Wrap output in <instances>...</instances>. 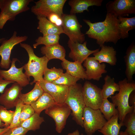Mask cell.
I'll return each instance as SVG.
<instances>
[{
    "label": "cell",
    "mask_w": 135,
    "mask_h": 135,
    "mask_svg": "<svg viewBox=\"0 0 135 135\" xmlns=\"http://www.w3.org/2000/svg\"><path fill=\"white\" fill-rule=\"evenodd\" d=\"M89 26L86 32L89 38L96 40L100 47L105 42H111L116 44L121 39L118 17L107 13L105 20L102 22L92 23L88 20L83 19Z\"/></svg>",
    "instance_id": "cell-1"
},
{
    "label": "cell",
    "mask_w": 135,
    "mask_h": 135,
    "mask_svg": "<svg viewBox=\"0 0 135 135\" xmlns=\"http://www.w3.org/2000/svg\"><path fill=\"white\" fill-rule=\"evenodd\" d=\"M120 90L118 92L110 97L118 112L120 122L123 123L126 116L128 113H135V109L129 105V99L131 93L135 90V83L128 81L126 78L119 81Z\"/></svg>",
    "instance_id": "cell-2"
},
{
    "label": "cell",
    "mask_w": 135,
    "mask_h": 135,
    "mask_svg": "<svg viewBox=\"0 0 135 135\" xmlns=\"http://www.w3.org/2000/svg\"><path fill=\"white\" fill-rule=\"evenodd\" d=\"M20 46L27 52L29 59L28 62L24 66L25 70L24 73L29 78L31 76L34 80L30 83L31 85L36 82H40L44 80L43 76L45 70L47 68L49 60L45 56L39 57L34 54L32 46L26 43H20Z\"/></svg>",
    "instance_id": "cell-3"
},
{
    "label": "cell",
    "mask_w": 135,
    "mask_h": 135,
    "mask_svg": "<svg viewBox=\"0 0 135 135\" xmlns=\"http://www.w3.org/2000/svg\"><path fill=\"white\" fill-rule=\"evenodd\" d=\"M82 86L80 84L69 87L65 101L72 112V119L77 124L83 128V114L85 106L82 92Z\"/></svg>",
    "instance_id": "cell-4"
},
{
    "label": "cell",
    "mask_w": 135,
    "mask_h": 135,
    "mask_svg": "<svg viewBox=\"0 0 135 135\" xmlns=\"http://www.w3.org/2000/svg\"><path fill=\"white\" fill-rule=\"evenodd\" d=\"M33 0H0V29L8 21H13L16 16L30 9L28 6Z\"/></svg>",
    "instance_id": "cell-5"
},
{
    "label": "cell",
    "mask_w": 135,
    "mask_h": 135,
    "mask_svg": "<svg viewBox=\"0 0 135 135\" xmlns=\"http://www.w3.org/2000/svg\"><path fill=\"white\" fill-rule=\"evenodd\" d=\"M83 128L87 135H93L100 130L107 120L100 109L94 110L85 106L83 114Z\"/></svg>",
    "instance_id": "cell-6"
},
{
    "label": "cell",
    "mask_w": 135,
    "mask_h": 135,
    "mask_svg": "<svg viewBox=\"0 0 135 135\" xmlns=\"http://www.w3.org/2000/svg\"><path fill=\"white\" fill-rule=\"evenodd\" d=\"M62 18L63 21L62 28L64 34L68 36L69 40L80 43L84 42L85 35L80 30L82 26L79 22L76 14H64Z\"/></svg>",
    "instance_id": "cell-7"
},
{
    "label": "cell",
    "mask_w": 135,
    "mask_h": 135,
    "mask_svg": "<svg viewBox=\"0 0 135 135\" xmlns=\"http://www.w3.org/2000/svg\"><path fill=\"white\" fill-rule=\"evenodd\" d=\"M66 0H40L34 2L31 8V12L37 16L46 18L52 13L62 17L63 9Z\"/></svg>",
    "instance_id": "cell-8"
},
{
    "label": "cell",
    "mask_w": 135,
    "mask_h": 135,
    "mask_svg": "<svg viewBox=\"0 0 135 135\" xmlns=\"http://www.w3.org/2000/svg\"><path fill=\"white\" fill-rule=\"evenodd\" d=\"M71 110L65 103L56 102L45 110V113L54 120L55 130L60 134L65 128L67 118L71 112Z\"/></svg>",
    "instance_id": "cell-9"
},
{
    "label": "cell",
    "mask_w": 135,
    "mask_h": 135,
    "mask_svg": "<svg viewBox=\"0 0 135 135\" xmlns=\"http://www.w3.org/2000/svg\"><path fill=\"white\" fill-rule=\"evenodd\" d=\"M82 92L86 106L94 110L100 109L103 99L101 89L86 81L82 87Z\"/></svg>",
    "instance_id": "cell-10"
},
{
    "label": "cell",
    "mask_w": 135,
    "mask_h": 135,
    "mask_svg": "<svg viewBox=\"0 0 135 135\" xmlns=\"http://www.w3.org/2000/svg\"><path fill=\"white\" fill-rule=\"evenodd\" d=\"M17 32L14 31L12 36L8 39H5L0 46V56L1 58L0 67L8 69L10 66L11 61L10 57L12 50L14 46L27 40L26 36H18Z\"/></svg>",
    "instance_id": "cell-11"
},
{
    "label": "cell",
    "mask_w": 135,
    "mask_h": 135,
    "mask_svg": "<svg viewBox=\"0 0 135 135\" xmlns=\"http://www.w3.org/2000/svg\"><path fill=\"white\" fill-rule=\"evenodd\" d=\"M107 13L117 17H124L135 14V0H114L106 4Z\"/></svg>",
    "instance_id": "cell-12"
},
{
    "label": "cell",
    "mask_w": 135,
    "mask_h": 135,
    "mask_svg": "<svg viewBox=\"0 0 135 135\" xmlns=\"http://www.w3.org/2000/svg\"><path fill=\"white\" fill-rule=\"evenodd\" d=\"M18 60L16 58H12L11 66L8 70L0 69V76L5 80L17 82L22 87L30 83V79L23 72L24 66L19 68L16 67L15 62Z\"/></svg>",
    "instance_id": "cell-13"
},
{
    "label": "cell",
    "mask_w": 135,
    "mask_h": 135,
    "mask_svg": "<svg viewBox=\"0 0 135 135\" xmlns=\"http://www.w3.org/2000/svg\"><path fill=\"white\" fill-rule=\"evenodd\" d=\"M87 42L82 43L74 42L69 40L68 46L70 50L69 57L74 61L82 63L91 54L96 52L100 50L98 48L94 50L88 49L86 46Z\"/></svg>",
    "instance_id": "cell-14"
},
{
    "label": "cell",
    "mask_w": 135,
    "mask_h": 135,
    "mask_svg": "<svg viewBox=\"0 0 135 135\" xmlns=\"http://www.w3.org/2000/svg\"><path fill=\"white\" fill-rule=\"evenodd\" d=\"M44 91L50 95L57 103L64 102L67 97L69 87L45 81L38 82Z\"/></svg>",
    "instance_id": "cell-15"
},
{
    "label": "cell",
    "mask_w": 135,
    "mask_h": 135,
    "mask_svg": "<svg viewBox=\"0 0 135 135\" xmlns=\"http://www.w3.org/2000/svg\"><path fill=\"white\" fill-rule=\"evenodd\" d=\"M83 65L86 68L87 80H88L93 79L98 81L102 74L107 72L105 64L100 63L94 57H88L84 62Z\"/></svg>",
    "instance_id": "cell-16"
},
{
    "label": "cell",
    "mask_w": 135,
    "mask_h": 135,
    "mask_svg": "<svg viewBox=\"0 0 135 135\" xmlns=\"http://www.w3.org/2000/svg\"><path fill=\"white\" fill-rule=\"evenodd\" d=\"M22 89V87L16 82L9 88H6L0 95V104L7 109L15 107L19 94Z\"/></svg>",
    "instance_id": "cell-17"
},
{
    "label": "cell",
    "mask_w": 135,
    "mask_h": 135,
    "mask_svg": "<svg viewBox=\"0 0 135 135\" xmlns=\"http://www.w3.org/2000/svg\"><path fill=\"white\" fill-rule=\"evenodd\" d=\"M100 50L93 54L94 58L100 63L106 62L111 66L116 64V52L112 46L104 45L101 47Z\"/></svg>",
    "instance_id": "cell-18"
},
{
    "label": "cell",
    "mask_w": 135,
    "mask_h": 135,
    "mask_svg": "<svg viewBox=\"0 0 135 135\" xmlns=\"http://www.w3.org/2000/svg\"><path fill=\"white\" fill-rule=\"evenodd\" d=\"M124 57L126 69L125 73L128 81L133 80V76L135 74V44L133 42L127 49Z\"/></svg>",
    "instance_id": "cell-19"
},
{
    "label": "cell",
    "mask_w": 135,
    "mask_h": 135,
    "mask_svg": "<svg viewBox=\"0 0 135 135\" xmlns=\"http://www.w3.org/2000/svg\"><path fill=\"white\" fill-rule=\"evenodd\" d=\"M103 0H70L68 4L71 7L70 14L83 13L84 10L89 11L88 8L91 6H100Z\"/></svg>",
    "instance_id": "cell-20"
},
{
    "label": "cell",
    "mask_w": 135,
    "mask_h": 135,
    "mask_svg": "<svg viewBox=\"0 0 135 135\" xmlns=\"http://www.w3.org/2000/svg\"><path fill=\"white\" fill-rule=\"evenodd\" d=\"M61 64L63 69L71 75L83 80H87L85 70L82 63L77 61L70 62L65 58Z\"/></svg>",
    "instance_id": "cell-21"
},
{
    "label": "cell",
    "mask_w": 135,
    "mask_h": 135,
    "mask_svg": "<svg viewBox=\"0 0 135 135\" xmlns=\"http://www.w3.org/2000/svg\"><path fill=\"white\" fill-rule=\"evenodd\" d=\"M38 20L37 29L43 36L51 34L60 35L64 33L62 27L58 26L50 21L45 16H37Z\"/></svg>",
    "instance_id": "cell-22"
},
{
    "label": "cell",
    "mask_w": 135,
    "mask_h": 135,
    "mask_svg": "<svg viewBox=\"0 0 135 135\" xmlns=\"http://www.w3.org/2000/svg\"><path fill=\"white\" fill-rule=\"evenodd\" d=\"M41 53L50 60L57 59L63 61L65 59L66 51L59 44L49 46H44L40 48Z\"/></svg>",
    "instance_id": "cell-23"
},
{
    "label": "cell",
    "mask_w": 135,
    "mask_h": 135,
    "mask_svg": "<svg viewBox=\"0 0 135 135\" xmlns=\"http://www.w3.org/2000/svg\"><path fill=\"white\" fill-rule=\"evenodd\" d=\"M118 114L113 116L98 131L103 135H119L120 129L124 125L123 122L118 123Z\"/></svg>",
    "instance_id": "cell-24"
},
{
    "label": "cell",
    "mask_w": 135,
    "mask_h": 135,
    "mask_svg": "<svg viewBox=\"0 0 135 135\" xmlns=\"http://www.w3.org/2000/svg\"><path fill=\"white\" fill-rule=\"evenodd\" d=\"M56 102L50 95L44 92L36 101L30 105L35 112L40 115L43 110L48 109Z\"/></svg>",
    "instance_id": "cell-25"
},
{
    "label": "cell",
    "mask_w": 135,
    "mask_h": 135,
    "mask_svg": "<svg viewBox=\"0 0 135 135\" xmlns=\"http://www.w3.org/2000/svg\"><path fill=\"white\" fill-rule=\"evenodd\" d=\"M33 89L30 91L26 94L20 92L18 98L24 104L31 105L36 101L44 92L38 82L35 83Z\"/></svg>",
    "instance_id": "cell-26"
},
{
    "label": "cell",
    "mask_w": 135,
    "mask_h": 135,
    "mask_svg": "<svg viewBox=\"0 0 135 135\" xmlns=\"http://www.w3.org/2000/svg\"><path fill=\"white\" fill-rule=\"evenodd\" d=\"M119 22V28L121 38L128 37V32L135 29V16L130 18L118 17Z\"/></svg>",
    "instance_id": "cell-27"
},
{
    "label": "cell",
    "mask_w": 135,
    "mask_h": 135,
    "mask_svg": "<svg viewBox=\"0 0 135 135\" xmlns=\"http://www.w3.org/2000/svg\"><path fill=\"white\" fill-rule=\"evenodd\" d=\"M104 84L102 90L103 98H108L114 94L116 92H119L120 87L118 83L115 82V79L108 75H106L104 78Z\"/></svg>",
    "instance_id": "cell-28"
},
{
    "label": "cell",
    "mask_w": 135,
    "mask_h": 135,
    "mask_svg": "<svg viewBox=\"0 0 135 135\" xmlns=\"http://www.w3.org/2000/svg\"><path fill=\"white\" fill-rule=\"evenodd\" d=\"M44 122L43 117L35 112L30 118L21 123L20 126L28 131H35L40 129V125Z\"/></svg>",
    "instance_id": "cell-29"
},
{
    "label": "cell",
    "mask_w": 135,
    "mask_h": 135,
    "mask_svg": "<svg viewBox=\"0 0 135 135\" xmlns=\"http://www.w3.org/2000/svg\"><path fill=\"white\" fill-rule=\"evenodd\" d=\"M114 104L110 102L108 98H103L100 110L106 120H110L113 116L118 114Z\"/></svg>",
    "instance_id": "cell-30"
},
{
    "label": "cell",
    "mask_w": 135,
    "mask_h": 135,
    "mask_svg": "<svg viewBox=\"0 0 135 135\" xmlns=\"http://www.w3.org/2000/svg\"><path fill=\"white\" fill-rule=\"evenodd\" d=\"M60 38V35L57 34L47 35L39 36L36 40V43L33 44V47L36 48L40 44L49 46L59 44Z\"/></svg>",
    "instance_id": "cell-31"
},
{
    "label": "cell",
    "mask_w": 135,
    "mask_h": 135,
    "mask_svg": "<svg viewBox=\"0 0 135 135\" xmlns=\"http://www.w3.org/2000/svg\"><path fill=\"white\" fill-rule=\"evenodd\" d=\"M80 79V78L72 76L66 72L63 73L59 78L52 83L66 86L69 87L75 84Z\"/></svg>",
    "instance_id": "cell-32"
},
{
    "label": "cell",
    "mask_w": 135,
    "mask_h": 135,
    "mask_svg": "<svg viewBox=\"0 0 135 135\" xmlns=\"http://www.w3.org/2000/svg\"><path fill=\"white\" fill-rule=\"evenodd\" d=\"M63 73V70L54 67L50 69L48 68L44 71V80L46 81L52 82L58 79Z\"/></svg>",
    "instance_id": "cell-33"
},
{
    "label": "cell",
    "mask_w": 135,
    "mask_h": 135,
    "mask_svg": "<svg viewBox=\"0 0 135 135\" xmlns=\"http://www.w3.org/2000/svg\"><path fill=\"white\" fill-rule=\"evenodd\" d=\"M123 123L126 127L124 132L129 135H135V113L133 112L128 114Z\"/></svg>",
    "instance_id": "cell-34"
},
{
    "label": "cell",
    "mask_w": 135,
    "mask_h": 135,
    "mask_svg": "<svg viewBox=\"0 0 135 135\" xmlns=\"http://www.w3.org/2000/svg\"><path fill=\"white\" fill-rule=\"evenodd\" d=\"M5 107L0 105V118L4 124V127L8 128L11 124L14 111L8 110Z\"/></svg>",
    "instance_id": "cell-35"
},
{
    "label": "cell",
    "mask_w": 135,
    "mask_h": 135,
    "mask_svg": "<svg viewBox=\"0 0 135 135\" xmlns=\"http://www.w3.org/2000/svg\"><path fill=\"white\" fill-rule=\"evenodd\" d=\"M24 104L23 102L19 98L17 100L15 105L16 109L14 111L12 122L8 128H10L20 126V119L22 107Z\"/></svg>",
    "instance_id": "cell-36"
},
{
    "label": "cell",
    "mask_w": 135,
    "mask_h": 135,
    "mask_svg": "<svg viewBox=\"0 0 135 135\" xmlns=\"http://www.w3.org/2000/svg\"><path fill=\"white\" fill-rule=\"evenodd\" d=\"M35 112L34 109L30 105L24 104L21 111L20 119V124L30 118Z\"/></svg>",
    "instance_id": "cell-37"
},
{
    "label": "cell",
    "mask_w": 135,
    "mask_h": 135,
    "mask_svg": "<svg viewBox=\"0 0 135 135\" xmlns=\"http://www.w3.org/2000/svg\"><path fill=\"white\" fill-rule=\"evenodd\" d=\"M28 131L19 126L9 128L3 135H26Z\"/></svg>",
    "instance_id": "cell-38"
},
{
    "label": "cell",
    "mask_w": 135,
    "mask_h": 135,
    "mask_svg": "<svg viewBox=\"0 0 135 135\" xmlns=\"http://www.w3.org/2000/svg\"><path fill=\"white\" fill-rule=\"evenodd\" d=\"M47 19L51 22L59 26L62 27L63 21L62 17L58 14L56 13L51 14L46 18Z\"/></svg>",
    "instance_id": "cell-39"
},
{
    "label": "cell",
    "mask_w": 135,
    "mask_h": 135,
    "mask_svg": "<svg viewBox=\"0 0 135 135\" xmlns=\"http://www.w3.org/2000/svg\"><path fill=\"white\" fill-rule=\"evenodd\" d=\"M15 82L10 81L6 80L0 76V93L2 94L6 87L11 83H14Z\"/></svg>",
    "instance_id": "cell-40"
},
{
    "label": "cell",
    "mask_w": 135,
    "mask_h": 135,
    "mask_svg": "<svg viewBox=\"0 0 135 135\" xmlns=\"http://www.w3.org/2000/svg\"><path fill=\"white\" fill-rule=\"evenodd\" d=\"M134 108L135 109V90L133 91L130 94L129 96V102Z\"/></svg>",
    "instance_id": "cell-41"
},
{
    "label": "cell",
    "mask_w": 135,
    "mask_h": 135,
    "mask_svg": "<svg viewBox=\"0 0 135 135\" xmlns=\"http://www.w3.org/2000/svg\"><path fill=\"white\" fill-rule=\"evenodd\" d=\"M8 129V128L5 127L0 128V135H3Z\"/></svg>",
    "instance_id": "cell-42"
},
{
    "label": "cell",
    "mask_w": 135,
    "mask_h": 135,
    "mask_svg": "<svg viewBox=\"0 0 135 135\" xmlns=\"http://www.w3.org/2000/svg\"><path fill=\"white\" fill-rule=\"evenodd\" d=\"M68 135H80V133L78 130H76L72 132L69 133Z\"/></svg>",
    "instance_id": "cell-43"
},
{
    "label": "cell",
    "mask_w": 135,
    "mask_h": 135,
    "mask_svg": "<svg viewBox=\"0 0 135 135\" xmlns=\"http://www.w3.org/2000/svg\"><path fill=\"white\" fill-rule=\"evenodd\" d=\"M4 127V123L2 121L0 118V128H2Z\"/></svg>",
    "instance_id": "cell-44"
},
{
    "label": "cell",
    "mask_w": 135,
    "mask_h": 135,
    "mask_svg": "<svg viewBox=\"0 0 135 135\" xmlns=\"http://www.w3.org/2000/svg\"><path fill=\"white\" fill-rule=\"evenodd\" d=\"M119 135H129L124 132L122 131H120Z\"/></svg>",
    "instance_id": "cell-45"
},
{
    "label": "cell",
    "mask_w": 135,
    "mask_h": 135,
    "mask_svg": "<svg viewBox=\"0 0 135 135\" xmlns=\"http://www.w3.org/2000/svg\"><path fill=\"white\" fill-rule=\"evenodd\" d=\"M6 39L4 38H0V44L4 41Z\"/></svg>",
    "instance_id": "cell-46"
},
{
    "label": "cell",
    "mask_w": 135,
    "mask_h": 135,
    "mask_svg": "<svg viewBox=\"0 0 135 135\" xmlns=\"http://www.w3.org/2000/svg\"><path fill=\"white\" fill-rule=\"evenodd\" d=\"M80 135H84L83 134V133H82L81 134H80Z\"/></svg>",
    "instance_id": "cell-47"
}]
</instances>
